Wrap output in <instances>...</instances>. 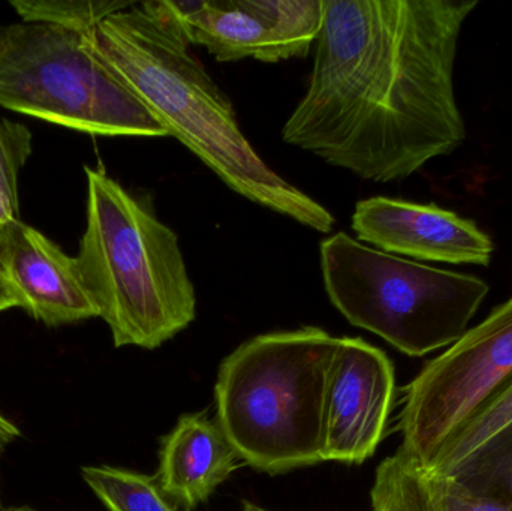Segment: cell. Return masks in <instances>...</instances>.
<instances>
[{
    "label": "cell",
    "instance_id": "1",
    "mask_svg": "<svg viewBox=\"0 0 512 511\" xmlns=\"http://www.w3.org/2000/svg\"><path fill=\"white\" fill-rule=\"evenodd\" d=\"M477 0H322L309 87L282 138L363 180L396 182L466 140L454 84Z\"/></svg>",
    "mask_w": 512,
    "mask_h": 511
},
{
    "label": "cell",
    "instance_id": "2",
    "mask_svg": "<svg viewBox=\"0 0 512 511\" xmlns=\"http://www.w3.org/2000/svg\"><path fill=\"white\" fill-rule=\"evenodd\" d=\"M93 45L168 134L182 141L237 194L319 233L334 218L274 173L237 123L233 102L191 51L167 0L131 3L98 24Z\"/></svg>",
    "mask_w": 512,
    "mask_h": 511
},
{
    "label": "cell",
    "instance_id": "3",
    "mask_svg": "<svg viewBox=\"0 0 512 511\" xmlns=\"http://www.w3.org/2000/svg\"><path fill=\"white\" fill-rule=\"evenodd\" d=\"M87 222L77 263L114 345L155 350L197 317L179 237L105 171L86 167Z\"/></svg>",
    "mask_w": 512,
    "mask_h": 511
},
{
    "label": "cell",
    "instance_id": "4",
    "mask_svg": "<svg viewBox=\"0 0 512 511\" xmlns=\"http://www.w3.org/2000/svg\"><path fill=\"white\" fill-rule=\"evenodd\" d=\"M339 344L303 327L256 336L224 359L216 420L245 464L271 476L322 464L325 384Z\"/></svg>",
    "mask_w": 512,
    "mask_h": 511
},
{
    "label": "cell",
    "instance_id": "5",
    "mask_svg": "<svg viewBox=\"0 0 512 511\" xmlns=\"http://www.w3.org/2000/svg\"><path fill=\"white\" fill-rule=\"evenodd\" d=\"M325 291L352 324L423 357L451 347L486 300L484 279L403 260L346 233L321 243Z\"/></svg>",
    "mask_w": 512,
    "mask_h": 511
},
{
    "label": "cell",
    "instance_id": "6",
    "mask_svg": "<svg viewBox=\"0 0 512 511\" xmlns=\"http://www.w3.org/2000/svg\"><path fill=\"white\" fill-rule=\"evenodd\" d=\"M93 30L0 26V107L107 137H168L165 126L102 59Z\"/></svg>",
    "mask_w": 512,
    "mask_h": 511
},
{
    "label": "cell",
    "instance_id": "7",
    "mask_svg": "<svg viewBox=\"0 0 512 511\" xmlns=\"http://www.w3.org/2000/svg\"><path fill=\"white\" fill-rule=\"evenodd\" d=\"M511 378L512 297L406 386L399 452L429 465L448 438Z\"/></svg>",
    "mask_w": 512,
    "mask_h": 511
},
{
    "label": "cell",
    "instance_id": "8",
    "mask_svg": "<svg viewBox=\"0 0 512 511\" xmlns=\"http://www.w3.org/2000/svg\"><path fill=\"white\" fill-rule=\"evenodd\" d=\"M186 39L218 62L304 57L322 26V0H167Z\"/></svg>",
    "mask_w": 512,
    "mask_h": 511
},
{
    "label": "cell",
    "instance_id": "9",
    "mask_svg": "<svg viewBox=\"0 0 512 511\" xmlns=\"http://www.w3.org/2000/svg\"><path fill=\"white\" fill-rule=\"evenodd\" d=\"M396 393L390 357L361 338H340L322 408V462L360 465L384 438Z\"/></svg>",
    "mask_w": 512,
    "mask_h": 511
},
{
    "label": "cell",
    "instance_id": "10",
    "mask_svg": "<svg viewBox=\"0 0 512 511\" xmlns=\"http://www.w3.org/2000/svg\"><path fill=\"white\" fill-rule=\"evenodd\" d=\"M352 230L378 251L433 263L489 266L495 251L490 237L469 219L433 204L394 198L360 201Z\"/></svg>",
    "mask_w": 512,
    "mask_h": 511
},
{
    "label": "cell",
    "instance_id": "11",
    "mask_svg": "<svg viewBox=\"0 0 512 511\" xmlns=\"http://www.w3.org/2000/svg\"><path fill=\"white\" fill-rule=\"evenodd\" d=\"M0 270L14 287L20 308L47 326L99 317L77 258L21 219L0 227Z\"/></svg>",
    "mask_w": 512,
    "mask_h": 511
},
{
    "label": "cell",
    "instance_id": "12",
    "mask_svg": "<svg viewBox=\"0 0 512 511\" xmlns=\"http://www.w3.org/2000/svg\"><path fill=\"white\" fill-rule=\"evenodd\" d=\"M240 461L218 420L185 414L162 440L156 479L180 509L192 511L212 497Z\"/></svg>",
    "mask_w": 512,
    "mask_h": 511
},
{
    "label": "cell",
    "instance_id": "13",
    "mask_svg": "<svg viewBox=\"0 0 512 511\" xmlns=\"http://www.w3.org/2000/svg\"><path fill=\"white\" fill-rule=\"evenodd\" d=\"M373 511H512V503L475 491L459 477L436 473L403 453L382 461L372 492Z\"/></svg>",
    "mask_w": 512,
    "mask_h": 511
},
{
    "label": "cell",
    "instance_id": "14",
    "mask_svg": "<svg viewBox=\"0 0 512 511\" xmlns=\"http://www.w3.org/2000/svg\"><path fill=\"white\" fill-rule=\"evenodd\" d=\"M511 431L512 378L448 438L432 462L424 467L459 476Z\"/></svg>",
    "mask_w": 512,
    "mask_h": 511
},
{
    "label": "cell",
    "instance_id": "15",
    "mask_svg": "<svg viewBox=\"0 0 512 511\" xmlns=\"http://www.w3.org/2000/svg\"><path fill=\"white\" fill-rule=\"evenodd\" d=\"M84 482L108 511H183L162 491L158 479L114 467H84Z\"/></svg>",
    "mask_w": 512,
    "mask_h": 511
},
{
    "label": "cell",
    "instance_id": "16",
    "mask_svg": "<svg viewBox=\"0 0 512 511\" xmlns=\"http://www.w3.org/2000/svg\"><path fill=\"white\" fill-rule=\"evenodd\" d=\"M129 2L107 0H12L11 6L26 23L51 24L63 29L90 32L101 21Z\"/></svg>",
    "mask_w": 512,
    "mask_h": 511
},
{
    "label": "cell",
    "instance_id": "17",
    "mask_svg": "<svg viewBox=\"0 0 512 511\" xmlns=\"http://www.w3.org/2000/svg\"><path fill=\"white\" fill-rule=\"evenodd\" d=\"M454 477L475 491L512 503V431Z\"/></svg>",
    "mask_w": 512,
    "mask_h": 511
},
{
    "label": "cell",
    "instance_id": "18",
    "mask_svg": "<svg viewBox=\"0 0 512 511\" xmlns=\"http://www.w3.org/2000/svg\"><path fill=\"white\" fill-rule=\"evenodd\" d=\"M32 141L26 125L0 117V168L14 179L32 155Z\"/></svg>",
    "mask_w": 512,
    "mask_h": 511
},
{
    "label": "cell",
    "instance_id": "19",
    "mask_svg": "<svg viewBox=\"0 0 512 511\" xmlns=\"http://www.w3.org/2000/svg\"><path fill=\"white\" fill-rule=\"evenodd\" d=\"M17 180L0 168V227L18 218Z\"/></svg>",
    "mask_w": 512,
    "mask_h": 511
},
{
    "label": "cell",
    "instance_id": "20",
    "mask_svg": "<svg viewBox=\"0 0 512 511\" xmlns=\"http://www.w3.org/2000/svg\"><path fill=\"white\" fill-rule=\"evenodd\" d=\"M20 308V300L5 273L0 270V312L6 309Z\"/></svg>",
    "mask_w": 512,
    "mask_h": 511
},
{
    "label": "cell",
    "instance_id": "21",
    "mask_svg": "<svg viewBox=\"0 0 512 511\" xmlns=\"http://www.w3.org/2000/svg\"><path fill=\"white\" fill-rule=\"evenodd\" d=\"M18 437H20V431H18L17 426L0 414V456L5 452L6 447L12 441L17 440Z\"/></svg>",
    "mask_w": 512,
    "mask_h": 511
},
{
    "label": "cell",
    "instance_id": "22",
    "mask_svg": "<svg viewBox=\"0 0 512 511\" xmlns=\"http://www.w3.org/2000/svg\"><path fill=\"white\" fill-rule=\"evenodd\" d=\"M242 511H268V510H265V509H262V507L256 506V504L251 503V501H245V503H243Z\"/></svg>",
    "mask_w": 512,
    "mask_h": 511
},
{
    "label": "cell",
    "instance_id": "23",
    "mask_svg": "<svg viewBox=\"0 0 512 511\" xmlns=\"http://www.w3.org/2000/svg\"><path fill=\"white\" fill-rule=\"evenodd\" d=\"M0 511H35L30 509V507H11V509H5Z\"/></svg>",
    "mask_w": 512,
    "mask_h": 511
}]
</instances>
